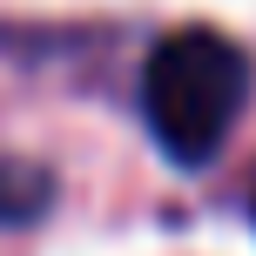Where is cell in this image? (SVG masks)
Returning a JSON list of instances; mask_svg holds the SVG:
<instances>
[{
    "label": "cell",
    "mask_w": 256,
    "mask_h": 256,
    "mask_svg": "<svg viewBox=\"0 0 256 256\" xmlns=\"http://www.w3.org/2000/svg\"><path fill=\"white\" fill-rule=\"evenodd\" d=\"M243 102H250V61L230 34L176 27L155 40L148 68H142V115H148V135L162 142L168 162L202 168L230 142Z\"/></svg>",
    "instance_id": "cell-1"
},
{
    "label": "cell",
    "mask_w": 256,
    "mask_h": 256,
    "mask_svg": "<svg viewBox=\"0 0 256 256\" xmlns=\"http://www.w3.org/2000/svg\"><path fill=\"white\" fill-rule=\"evenodd\" d=\"M54 202V176L40 162H0V222H34Z\"/></svg>",
    "instance_id": "cell-2"
}]
</instances>
